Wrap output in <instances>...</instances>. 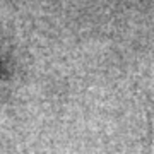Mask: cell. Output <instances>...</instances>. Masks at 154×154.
I'll list each match as a JSON object with an SVG mask.
<instances>
[{"label": "cell", "instance_id": "cell-1", "mask_svg": "<svg viewBox=\"0 0 154 154\" xmlns=\"http://www.w3.org/2000/svg\"><path fill=\"white\" fill-rule=\"evenodd\" d=\"M151 118V142H149V154H154V115H149Z\"/></svg>", "mask_w": 154, "mask_h": 154}]
</instances>
